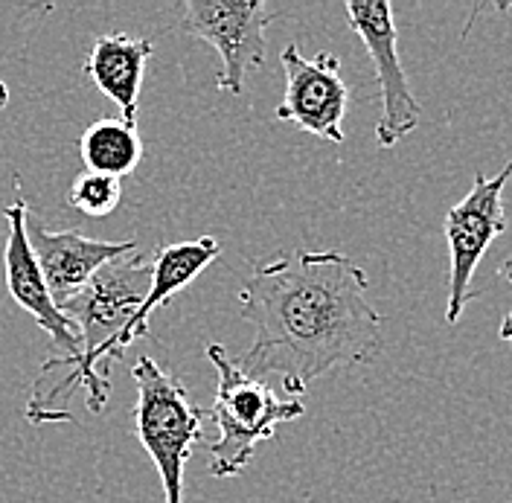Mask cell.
I'll list each match as a JSON object with an SVG mask.
<instances>
[{
	"label": "cell",
	"instance_id": "9a60e30c",
	"mask_svg": "<svg viewBox=\"0 0 512 503\" xmlns=\"http://www.w3.org/2000/svg\"><path fill=\"white\" fill-rule=\"evenodd\" d=\"M6 102H9V91H6V85L0 82V108H6Z\"/></svg>",
	"mask_w": 512,
	"mask_h": 503
},
{
	"label": "cell",
	"instance_id": "3957f363",
	"mask_svg": "<svg viewBox=\"0 0 512 503\" xmlns=\"http://www.w3.org/2000/svg\"><path fill=\"white\" fill-rule=\"evenodd\" d=\"M131 378L137 384V440L149 451L158 469L166 503H184V472L192 448L201 442L204 410L192 402L181 378L163 370L149 355L137 358V364L131 367Z\"/></svg>",
	"mask_w": 512,
	"mask_h": 503
},
{
	"label": "cell",
	"instance_id": "5b68a950",
	"mask_svg": "<svg viewBox=\"0 0 512 503\" xmlns=\"http://www.w3.org/2000/svg\"><path fill=\"white\" fill-rule=\"evenodd\" d=\"M277 15L259 0H187L181 9V30L216 47L222 70L216 88L239 96L245 76L265 64V30Z\"/></svg>",
	"mask_w": 512,
	"mask_h": 503
},
{
	"label": "cell",
	"instance_id": "277c9868",
	"mask_svg": "<svg viewBox=\"0 0 512 503\" xmlns=\"http://www.w3.org/2000/svg\"><path fill=\"white\" fill-rule=\"evenodd\" d=\"M512 181V160L507 166L486 178L475 175V184L466 192L463 201H457L446 213V242H448V303L446 323L457 326L466 306L478 297L475 291V271L480 259L492 248V242L507 230L504 213V189Z\"/></svg>",
	"mask_w": 512,
	"mask_h": 503
},
{
	"label": "cell",
	"instance_id": "ba28073f",
	"mask_svg": "<svg viewBox=\"0 0 512 503\" xmlns=\"http://www.w3.org/2000/svg\"><path fill=\"white\" fill-rule=\"evenodd\" d=\"M280 64L286 70V94L274 117L283 123H294L329 143H344L350 88L341 79L338 56L323 50L306 59L297 50V44H288L280 53Z\"/></svg>",
	"mask_w": 512,
	"mask_h": 503
},
{
	"label": "cell",
	"instance_id": "30bf717a",
	"mask_svg": "<svg viewBox=\"0 0 512 503\" xmlns=\"http://www.w3.org/2000/svg\"><path fill=\"white\" fill-rule=\"evenodd\" d=\"M219 253H222V245L213 236H201V239H192V242H178V245H160L158 251L152 253L149 291H146L143 303L137 306L134 317L128 320L126 329L105 346L102 367L111 370V364H117L126 355L128 346L140 341V338H146L152 315L158 309H163L181 288H187L210 262H216Z\"/></svg>",
	"mask_w": 512,
	"mask_h": 503
},
{
	"label": "cell",
	"instance_id": "9c48e42d",
	"mask_svg": "<svg viewBox=\"0 0 512 503\" xmlns=\"http://www.w3.org/2000/svg\"><path fill=\"white\" fill-rule=\"evenodd\" d=\"M27 239L59 309L91 283L102 265L137 251V242H102L82 236V230H50L35 213H27Z\"/></svg>",
	"mask_w": 512,
	"mask_h": 503
},
{
	"label": "cell",
	"instance_id": "5bb4252c",
	"mask_svg": "<svg viewBox=\"0 0 512 503\" xmlns=\"http://www.w3.org/2000/svg\"><path fill=\"white\" fill-rule=\"evenodd\" d=\"M498 274H501V277H504V280L512 285V256H507V259L498 265ZM498 335H501V341H507V344L512 346V309H510V315L501 320V329H498Z\"/></svg>",
	"mask_w": 512,
	"mask_h": 503
},
{
	"label": "cell",
	"instance_id": "8992f818",
	"mask_svg": "<svg viewBox=\"0 0 512 503\" xmlns=\"http://www.w3.org/2000/svg\"><path fill=\"white\" fill-rule=\"evenodd\" d=\"M15 192L18 198L6 207V248H3V265H6V288L12 294V300L35 317V323L50 335L53 344V355L41 364L38 373H64L79 355H82V344L79 335L73 329V323L64 317V312L53 303V294L44 283V274L35 262L27 239V201L21 195V178H15Z\"/></svg>",
	"mask_w": 512,
	"mask_h": 503
},
{
	"label": "cell",
	"instance_id": "6da1fadb",
	"mask_svg": "<svg viewBox=\"0 0 512 503\" xmlns=\"http://www.w3.org/2000/svg\"><path fill=\"white\" fill-rule=\"evenodd\" d=\"M367 274L341 251H277L239 285V317L254 326L239 367L277 376L300 399L332 370L370 364L382 352L384 317L367 300Z\"/></svg>",
	"mask_w": 512,
	"mask_h": 503
},
{
	"label": "cell",
	"instance_id": "8fae6325",
	"mask_svg": "<svg viewBox=\"0 0 512 503\" xmlns=\"http://www.w3.org/2000/svg\"><path fill=\"white\" fill-rule=\"evenodd\" d=\"M155 47L149 38H134L126 32L102 35L91 47V56L85 62L88 79L105 94L117 108L120 120L137 126V108H140V85H143V70L152 59Z\"/></svg>",
	"mask_w": 512,
	"mask_h": 503
},
{
	"label": "cell",
	"instance_id": "4fadbf2b",
	"mask_svg": "<svg viewBox=\"0 0 512 503\" xmlns=\"http://www.w3.org/2000/svg\"><path fill=\"white\" fill-rule=\"evenodd\" d=\"M120 201H123V181L108 178V175H96V172L79 175L73 181V187L67 189V204L88 219L111 216L120 207Z\"/></svg>",
	"mask_w": 512,
	"mask_h": 503
},
{
	"label": "cell",
	"instance_id": "7c38bea8",
	"mask_svg": "<svg viewBox=\"0 0 512 503\" xmlns=\"http://www.w3.org/2000/svg\"><path fill=\"white\" fill-rule=\"evenodd\" d=\"M79 158L88 172L123 181L143 160V140L126 120H96L79 137Z\"/></svg>",
	"mask_w": 512,
	"mask_h": 503
},
{
	"label": "cell",
	"instance_id": "52a82bcc",
	"mask_svg": "<svg viewBox=\"0 0 512 503\" xmlns=\"http://www.w3.org/2000/svg\"><path fill=\"white\" fill-rule=\"evenodd\" d=\"M352 32L364 41L370 62L376 67V79L382 88V117L376 123V143L382 149H393L419 126L422 108L411 94L408 73L399 59V30L393 21V3L373 0V3H347Z\"/></svg>",
	"mask_w": 512,
	"mask_h": 503
},
{
	"label": "cell",
	"instance_id": "7a4b0ae2",
	"mask_svg": "<svg viewBox=\"0 0 512 503\" xmlns=\"http://www.w3.org/2000/svg\"><path fill=\"white\" fill-rule=\"evenodd\" d=\"M207 361L216 367V402L210 419L219 428V440L210 442V474L236 477L254 460L259 442L277 437L283 422H294L306 413L300 399L280 396L268 381L248 376L222 344H207Z\"/></svg>",
	"mask_w": 512,
	"mask_h": 503
}]
</instances>
